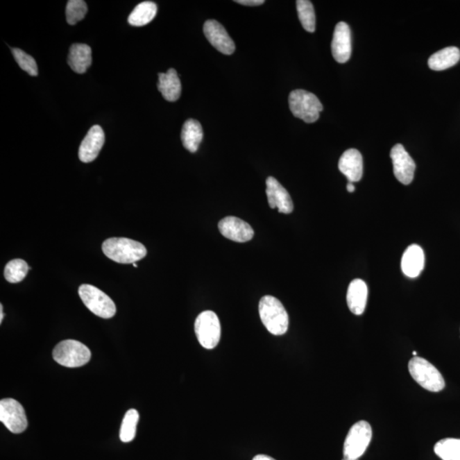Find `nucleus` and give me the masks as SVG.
Segmentation results:
<instances>
[{"label": "nucleus", "instance_id": "nucleus-22", "mask_svg": "<svg viewBox=\"0 0 460 460\" xmlns=\"http://www.w3.org/2000/svg\"><path fill=\"white\" fill-rule=\"evenodd\" d=\"M460 59L459 49L450 46L443 49L429 58V69L434 71H443L457 65Z\"/></svg>", "mask_w": 460, "mask_h": 460}, {"label": "nucleus", "instance_id": "nucleus-6", "mask_svg": "<svg viewBox=\"0 0 460 460\" xmlns=\"http://www.w3.org/2000/svg\"><path fill=\"white\" fill-rule=\"evenodd\" d=\"M92 353L88 347L76 340L67 339L59 343L53 350V358L66 368H80L88 364Z\"/></svg>", "mask_w": 460, "mask_h": 460}, {"label": "nucleus", "instance_id": "nucleus-24", "mask_svg": "<svg viewBox=\"0 0 460 460\" xmlns=\"http://www.w3.org/2000/svg\"><path fill=\"white\" fill-rule=\"evenodd\" d=\"M434 451L443 460H460V439L441 440L435 445Z\"/></svg>", "mask_w": 460, "mask_h": 460}, {"label": "nucleus", "instance_id": "nucleus-31", "mask_svg": "<svg viewBox=\"0 0 460 460\" xmlns=\"http://www.w3.org/2000/svg\"><path fill=\"white\" fill-rule=\"evenodd\" d=\"M253 460H275V459L271 457V456L259 454L255 456V457H254Z\"/></svg>", "mask_w": 460, "mask_h": 460}, {"label": "nucleus", "instance_id": "nucleus-7", "mask_svg": "<svg viewBox=\"0 0 460 460\" xmlns=\"http://www.w3.org/2000/svg\"><path fill=\"white\" fill-rule=\"evenodd\" d=\"M78 295L84 305L96 316L103 319H110L114 316L116 313L114 303L99 288L84 284L78 288Z\"/></svg>", "mask_w": 460, "mask_h": 460}, {"label": "nucleus", "instance_id": "nucleus-1", "mask_svg": "<svg viewBox=\"0 0 460 460\" xmlns=\"http://www.w3.org/2000/svg\"><path fill=\"white\" fill-rule=\"evenodd\" d=\"M103 252L119 264H134L147 255V249L142 243L127 238L108 239L103 242Z\"/></svg>", "mask_w": 460, "mask_h": 460}, {"label": "nucleus", "instance_id": "nucleus-15", "mask_svg": "<svg viewBox=\"0 0 460 460\" xmlns=\"http://www.w3.org/2000/svg\"><path fill=\"white\" fill-rule=\"evenodd\" d=\"M266 194L269 207L278 208L284 214L293 211V203L289 193L275 178L269 177L266 180Z\"/></svg>", "mask_w": 460, "mask_h": 460}, {"label": "nucleus", "instance_id": "nucleus-20", "mask_svg": "<svg viewBox=\"0 0 460 460\" xmlns=\"http://www.w3.org/2000/svg\"><path fill=\"white\" fill-rule=\"evenodd\" d=\"M158 89L168 102L178 100L182 93V84L177 71L170 69L167 73H160Z\"/></svg>", "mask_w": 460, "mask_h": 460}, {"label": "nucleus", "instance_id": "nucleus-28", "mask_svg": "<svg viewBox=\"0 0 460 460\" xmlns=\"http://www.w3.org/2000/svg\"><path fill=\"white\" fill-rule=\"evenodd\" d=\"M87 5L82 0H69L67 3L66 17L67 24L76 25L84 19L87 13Z\"/></svg>", "mask_w": 460, "mask_h": 460}, {"label": "nucleus", "instance_id": "nucleus-11", "mask_svg": "<svg viewBox=\"0 0 460 460\" xmlns=\"http://www.w3.org/2000/svg\"><path fill=\"white\" fill-rule=\"evenodd\" d=\"M204 33L212 46L216 49L221 53L231 55L235 51V44L230 38L229 33L222 24L218 21L208 20L204 24Z\"/></svg>", "mask_w": 460, "mask_h": 460}, {"label": "nucleus", "instance_id": "nucleus-19", "mask_svg": "<svg viewBox=\"0 0 460 460\" xmlns=\"http://www.w3.org/2000/svg\"><path fill=\"white\" fill-rule=\"evenodd\" d=\"M67 62L74 72L85 74L92 63L91 47L85 44H72L69 49Z\"/></svg>", "mask_w": 460, "mask_h": 460}, {"label": "nucleus", "instance_id": "nucleus-16", "mask_svg": "<svg viewBox=\"0 0 460 460\" xmlns=\"http://www.w3.org/2000/svg\"><path fill=\"white\" fill-rule=\"evenodd\" d=\"M339 169L349 182L360 181L364 174V160L361 153L355 148L348 149L340 157Z\"/></svg>", "mask_w": 460, "mask_h": 460}, {"label": "nucleus", "instance_id": "nucleus-8", "mask_svg": "<svg viewBox=\"0 0 460 460\" xmlns=\"http://www.w3.org/2000/svg\"><path fill=\"white\" fill-rule=\"evenodd\" d=\"M194 331L202 347L207 350L214 349L221 339L219 316L211 310L201 313L194 323Z\"/></svg>", "mask_w": 460, "mask_h": 460}, {"label": "nucleus", "instance_id": "nucleus-2", "mask_svg": "<svg viewBox=\"0 0 460 460\" xmlns=\"http://www.w3.org/2000/svg\"><path fill=\"white\" fill-rule=\"evenodd\" d=\"M262 323L271 334H285L289 327V316L279 299L273 296L261 298L259 306Z\"/></svg>", "mask_w": 460, "mask_h": 460}, {"label": "nucleus", "instance_id": "nucleus-33", "mask_svg": "<svg viewBox=\"0 0 460 460\" xmlns=\"http://www.w3.org/2000/svg\"><path fill=\"white\" fill-rule=\"evenodd\" d=\"M3 319V305H0V323H2Z\"/></svg>", "mask_w": 460, "mask_h": 460}, {"label": "nucleus", "instance_id": "nucleus-14", "mask_svg": "<svg viewBox=\"0 0 460 460\" xmlns=\"http://www.w3.org/2000/svg\"><path fill=\"white\" fill-rule=\"evenodd\" d=\"M104 142H105V135L102 127L93 126L82 141L78 149V158L84 163L93 162L99 156Z\"/></svg>", "mask_w": 460, "mask_h": 460}, {"label": "nucleus", "instance_id": "nucleus-35", "mask_svg": "<svg viewBox=\"0 0 460 460\" xmlns=\"http://www.w3.org/2000/svg\"><path fill=\"white\" fill-rule=\"evenodd\" d=\"M133 264V266H134L135 268H137V264L136 263H134V264Z\"/></svg>", "mask_w": 460, "mask_h": 460}, {"label": "nucleus", "instance_id": "nucleus-4", "mask_svg": "<svg viewBox=\"0 0 460 460\" xmlns=\"http://www.w3.org/2000/svg\"><path fill=\"white\" fill-rule=\"evenodd\" d=\"M409 369L411 376L422 388L432 392L443 390L445 381L443 375L425 359L418 357L411 359Z\"/></svg>", "mask_w": 460, "mask_h": 460}, {"label": "nucleus", "instance_id": "nucleus-25", "mask_svg": "<svg viewBox=\"0 0 460 460\" xmlns=\"http://www.w3.org/2000/svg\"><path fill=\"white\" fill-rule=\"evenodd\" d=\"M297 10L299 21L307 32L314 33L316 30V14L313 3L309 0H298Z\"/></svg>", "mask_w": 460, "mask_h": 460}, {"label": "nucleus", "instance_id": "nucleus-23", "mask_svg": "<svg viewBox=\"0 0 460 460\" xmlns=\"http://www.w3.org/2000/svg\"><path fill=\"white\" fill-rule=\"evenodd\" d=\"M157 14V6L151 1L142 2L135 7L128 17V22L135 27H142L151 22Z\"/></svg>", "mask_w": 460, "mask_h": 460}, {"label": "nucleus", "instance_id": "nucleus-27", "mask_svg": "<svg viewBox=\"0 0 460 460\" xmlns=\"http://www.w3.org/2000/svg\"><path fill=\"white\" fill-rule=\"evenodd\" d=\"M28 265L24 260L14 259L6 264L5 278L10 283L21 282L28 272Z\"/></svg>", "mask_w": 460, "mask_h": 460}, {"label": "nucleus", "instance_id": "nucleus-29", "mask_svg": "<svg viewBox=\"0 0 460 460\" xmlns=\"http://www.w3.org/2000/svg\"><path fill=\"white\" fill-rule=\"evenodd\" d=\"M11 51H12L15 60L22 70L27 72L29 76H38V65H37L35 60L31 56L18 48H12Z\"/></svg>", "mask_w": 460, "mask_h": 460}, {"label": "nucleus", "instance_id": "nucleus-17", "mask_svg": "<svg viewBox=\"0 0 460 460\" xmlns=\"http://www.w3.org/2000/svg\"><path fill=\"white\" fill-rule=\"evenodd\" d=\"M403 274L409 278H416L425 267L424 250L418 245H411L404 253L402 264Z\"/></svg>", "mask_w": 460, "mask_h": 460}, {"label": "nucleus", "instance_id": "nucleus-21", "mask_svg": "<svg viewBox=\"0 0 460 460\" xmlns=\"http://www.w3.org/2000/svg\"><path fill=\"white\" fill-rule=\"evenodd\" d=\"M181 139L183 146L191 153H196L203 139V129L199 121L189 119L183 124Z\"/></svg>", "mask_w": 460, "mask_h": 460}, {"label": "nucleus", "instance_id": "nucleus-12", "mask_svg": "<svg viewBox=\"0 0 460 460\" xmlns=\"http://www.w3.org/2000/svg\"><path fill=\"white\" fill-rule=\"evenodd\" d=\"M219 229L223 237L235 242H248L252 240L254 235L250 224L232 216L221 220Z\"/></svg>", "mask_w": 460, "mask_h": 460}, {"label": "nucleus", "instance_id": "nucleus-5", "mask_svg": "<svg viewBox=\"0 0 460 460\" xmlns=\"http://www.w3.org/2000/svg\"><path fill=\"white\" fill-rule=\"evenodd\" d=\"M371 425L366 421H359L350 428L343 444V460H358L371 443Z\"/></svg>", "mask_w": 460, "mask_h": 460}, {"label": "nucleus", "instance_id": "nucleus-32", "mask_svg": "<svg viewBox=\"0 0 460 460\" xmlns=\"http://www.w3.org/2000/svg\"><path fill=\"white\" fill-rule=\"evenodd\" d=\"M347 190H348V192H350V193L355 192V188L353 182H348Z\"/></svg>", "mask_w": 460, "mask_h": 460}, {"label": "nucleus", "instance_id": "nucleus-34", "mask_svg": "<svg viewBox=\"0 0 460 460\" xmlns=\"http://www.w3.org/2000/svg\"><path fill=\"white\" fill-rule=\"evenodd\" d=\"M413 355H414V357H417V352H416V351H414Z\"/></svg>", "mask_w": 460, "mask_h": 460}, {"label": "nucleus", "instance_id": "nucleus-13", "mask_svg": "<svg viewBox=\"0 0 460 460\" xmlns=\"http://www.w3.org/2000/svg\"><path fill=\"white\" fill-rule=\"evenodd\" d=\"M352 44L350 28L346 22H340L336 25L332 41V56L337 62L346 63L350 58Z\"/></svg>", "mask_w": 460, "mask_h": 460}, {"label": "nucleus", "instance_id": "nucleus-26", "mask_svg": "<svg viewBox=\"0 0 460 460\" xmlns=\"http://www.w3.org/2000/svg\"><path fill=\"white\" fill-rule=\"evenodd\" d=\"M138 420H139V414L137 410L130 409L126 414L119 432V437L123 443H130L134 440Z\"/></svg>", "mask_w": 460, "mask_h": 460}, {"label": "nucleus", "instance_id": "nucleus-30", "mask_svg": "<svg viewBox=\"0 0 460 460\" xmlns=\"http://www.w3.org/2000/svg\"><path fill=\"white\" fill-rule=\"evenodd\" d=\"M235 3H240L242 6H257L264 3V0H237Z\"/></svg>", "mask_w": 460, "mask_h": 460}, {"label": "nucleus", "instance_id": "nucleus-18", "mask_svg": "<svg viewBox=\"0 0 460 460\" xmlns=\"http://www.w3.org/2000/svg\"><path fill=\"white\" fill-rule=\"evenodd\" d=\"M368 286L361 279H355L350 282L347 291V304L354 315L364 314L368 301Z\"/></svg>", "mask_w": 460, "mask_h": 460}, {"label": "nucleus", "instance_id": "nucleus-9", "mask_svg": "<svg viewBox=\"0 0 460 460\" xmlns=\"http://www.w3.org/2000/svg\"><path fill=\"white\" fill-rule=\"evenodd\" d=\"M0 420L10 432L19 434L28 427L24 407L16 400L7 398L0 402Z\"/></svg>", "mask_w": 460, "mask_h": 460}, {"label": "nucleus", "instance_id": "nucleus-10", "mask_svg": "<svg viewBox=\"0 0 460 460\" xmlns=\"http://www.w3.org/2000/svg\"><path fill=\"white\" fill-rule=\"evenodd\" d=\"M394 175L402 185H409L414 180L416 164L402 144H396L391 151Z\"/></svg>", "mask_w": 460, "mask_h": 460}, {"label": "nucleus", "instance_id": "nucleus-3", "mask_svg": "<svg viewBox=\"0 0 460 460\" xmlns=\"http://www.w3.org/2000/svg\"><path fill=\"white\" fill-rule=\"evenodd\" d=\"M289 108L291 113L306 123H314L323 110V104L318 97L305 90H295L289 95Z\"/></svg>", "mask_w": 460, "mask_h": 460}]
</instances>
